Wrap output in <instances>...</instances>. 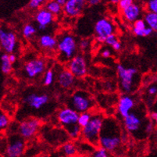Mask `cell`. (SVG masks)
<instances>
[{
	"instance_id": "obj_1",
	"label": "cell",
	"mask_w": 157,
	"mask_h": 157,
	"mask_svg": "<svg viewBox=\"0 0 157 157\" xmlns=\"http://www.w3.org/2000/svg\"><path fill=\"white\" fill-rule=\"evenodd\" d=\"M123 130L117 119L105 117L99 136V146L109 152H115L122 144Z\"/></svg>"
},
{
	"instance_id": "obj_2",
	"label": "cell",
	"mask_w": 157,
	"mask_h": 157,
	"mask_svg": "<svg viewBox=\"0 0 157 157\" xmlns=\"http://www.w3.org/2000/svg\"><path fill=\"white\" fill-rule=\"evenodd\" d=\"M104 120L103 114L100 113L92 114L88 124L81 130V137L85 142L95 147L99 145V136Z\"/></svg>"
},
{
	"instance_id": "obj_3",
	"label": "cell",
	"mask_w": 157,
	"mask_h": 157,
	"mask_svg": "<svg viewBox=\"0 0 157 157\" xmlns=\"http://www.w3.org/2000/svg\"><path fill=\"white\" fill-rule=\"evenodd\" d=\"M57 50L59 52L61 62H69L78 54V42L74 36L69 33H65L58 39Z\"/></svg>"
},
{
	"instance_id": "obj_4",
	"label": "cell",
	"mask_w": 157,
	"mask_h": 157,
	"mask_svg": "<svg viewBox=\"0 0 157 157\" xmlns=\"http://www.w3.org/2000/svg\"><path fill=\"white\" fill-rule=\"evenodd\" d=\"M68 107L78 113L89 112L95 105V101L89 93L83 91H77L68 99Z\"/></svg>"
},
{
	"instance_id": "obj_5",
	"label": "cell",
	"mask_w": 157,
	"mask_h": 157,
	"mask_svg": "<svg viewBox=\"0 0 157 157\" xmlns=\"http://www.w3.org/2000/svg\"><path fill=\"white\" fill-rule=\"evenodd\" d=\"M120 87L124 93H131L135 89L138 70L135 67H126L122 64L117 66Z\"/></svg>"
},
{
	"instance_id": "obj_6",
	"label": "cell",
	"mask_w": 157,
	"mask_h": 157,
	"mask_svg": "<svg viewBox=\"0 0 157 157\" xmlns=\"http://www.w3.org/2000/svg\"><path fill=\"white\" fill-rule=\"evenodd\" d=\"M42 122L37 118H28L19 124L17 131L20 136L24 139H30L37 134L41 128Z\"/></svg>"
},
{
	"instance_id": "obj_7",
	"label": "cell",
	"mask_w": 157,
	"mask_h": 157,
	"mask_svg": "<svg viewBox=\"0 0 157 157\" xmlns=\"http://www.w3.org/2000/svg\"><path fill=\"white\" fill-rule=\"evenodd\" d=\"M46 63L45 60L35 58L28 60L24 66V74L28 78L35 79L45 73Z\"/></svg>"
},
{
	"instance_id": "obj_8",
	"label": "cell",
	"mask_w": 157,
	"mask_h": 157,
	"mask_svg": "<svg viewBox=\"0 0 157 157\" xmlns=\"http://www.w3.org/2000/svg\"><path fill=\"white\" fill-rule=\"evenodd\" d=\"M0 45L6 53H13L17 46V38L15 33L4 27L0 28Z\"/></svg>"
},
{
	"instance_id": "obj_9",
	"label": "cell",
	"mask_w": 157,
	"mask_h": 157,
	"mask_svg": "<svg viewBox=\"0 0 157 157\" xmlns=\"http://www.w3.org/2000/svg\"><path fill=\"white\" fill-rule=\"evenodd\" d=\"M67 70L75 78H83L88 72V63L83 55L78 54L67 63Z\"/></svg>"
},
{
	"instance_id": "obj_10",
	"label": "cell",
	"mask_w": 157,
	"mask_h": 157,
	"mask_svg": "<svg viewBox=\"0 0 157 157\" xmlns=\"http://www.w3.org/2000/svg\"><path fill=\"white\" fill-rule=\"evenodd\" d=\"M79 113L70 107H64L57 113V120L64 128L78 124Z\"/></svg>"
},
{
	"instance_id": "obj_11",
	"label": "cell",
	"mask_w": 157,
	"mask_h": 157,
	"mask_svg": "<svg viewBox=\"0 0 157 157\" xmlns=\"http://www.w3.org/2000/svg\"><path fill=\"white\" fill-rule=\"evenodd\" d=\"M25 149V142L21 136L10 137L6 147V155L8 157H21Z\"/></svg>"
},
{
	"instance_id": "obj_12",
	"label": "cell",
	"mask_w": 157,
	"mask_h": 157,
	"mask_svg": "<svg viewBox=\"0 0 157 157\" xmlns=\"http://www.w3.org/2000/svg\"><path fill=\"white\" fill-rule=\"evenodd\" d=\"M95 32L96 38H106L115 32V26L110 20L102 18L97 21L95 24Z\"/></svg>"
},
{
	"instance_id": "obj_13",
	"label": "cell",
	"mask_w": 157,
	"mask_h": 157,
	"mask_svg": "<svg viewBox=\"0 0 157 157\" xmlns=\"http://www.w3.org/2000/svg\"><path fill=\"white\" fill-rule=\"evenodd\" d=\"M49 102V97L45 94L30 93L24 98V102L34 109H40Z\"/></svg>"
},
{
	"instance_id": "obj_14",
	"label": "cell",
	"mask_w": 157,
	"mask_h": 157,
	"mask_svg": "<svg viewBox=\"0 0 157 157\" xmlns=\"http://www.w3.org/2000/svg\"><path fill=\"white\" fill-rule=\"evenodd\" d=\"M124 127L127 132L135 135L142 125V118L135 111H131L126 117L123 119Z\"/></svg>"
},
{
	"instance_id": "obj_15",
	"label": "cell",
	"mask_w": 157,
	"mask_h": 157,
	"mask_svg": "<svg viewBox=\"0 0 157 157\" xmlns=\"http://www.w3.org/2000/svg\"><path fill=\"white\" fill-rule=\"evenodd\" d=\"M135 105V101L133 97L128 94H123L119 98L117 103V112L124 119L132 111Z\"/></svg>"
},
{
	"instance_id": "obj_16",
	"label": "cell",
	"mask_w": 157,
	"mask_h": 157,
	"mask_svg": "<svg viewBox=\"0 0 157 157\" xmlns=\"http://www.w3.org/2000/svg\"><path fill=\"white\" fill-rule=\"evenodd\" d=\"M85 0H67L63 6V12L71 17H79L86 5Z\"/></svg>"
},
{
	"instance_id": "obj_17",
	"label": "cell",
	"mask_w": 157,
	"mask_h": 157,
	"mask_svg": "<svg viewBox=\"0 0 157 157\" xmlns=\"http://www.w3.org/2000/svg\"><path fill=\"white\" fill-rule=\"evenodd\" d=\"M142 6L139 4L134 2L128 8L122 11V17L127 22L134 24L135 21L141 19L140 17L142 16Z\"/></svg>"
},
{
	"instance_id": "obj_18",
	"label": "cell",
	"mask_w": 157,
	"mask_h": 157,
	"mask_svg": "<svg viewBox=\"0 0 157 157\" xmlns=\"http://www.w3.org/2000/svg\"><path fill=\"white\" fill-rule=\"evenodd\" d=\"M35 18L38 24V26H43L47 28L48 25H50L53 22L54 15L47 10L45 8H42L37 11Z\"/></svg>"
},
{
	"instance_id": "obj_19",
	"label": "cell",
	"mask_w": 157,
	"mask_h": 157,
	"mask_svg": "<svg viewBox=\"0 0 157 157\" xmlns=\"http://www.w3.org/2000/svg\"><path fill=\"white\" fill-rule=\"evenodd\" d=\"M57 81L61 88H69L74 85L75 77L67 69H64L59 71L57 75Z\"/></svg>"
},
{
	"instance_id": "obj_20",
	"label": "cell",
	"mask_w": 157,
	"mask_h": 157,
	"mask_svg": "<svg viewBox=\"0 0 157 157\" xmlns=\"http://www.w3.org/2000/svg\"><path fill=\"white\" fill-rule=\"evenodd\" d=\"M38 43L42 48H45V49L52 50V49H55L56 48H57L58 39L56 38L55 37L52 36V35L45 34V35H43L40 37Z\"/></svg>"
},
{
	"instance_id": "obj_21",
	"label": "cell",
	"mask_w": 157,
	"mask_h": 157,
	"mask_svg": "<svg viewBox=\"0 0 157 157\" xmlns=\"http://www.w3.org/2000/svg\"><path fill=\"white\" fill-rule=\"evenodd\" d=\"M147 27L148 26L145 24V21L143 19H139L132 24L131 30H132L134 35H135L136 36L145 37V31Z\"/></svg>"
},
{
	"instance_id": "obj_22",
	"label": "cell",
	"mask_w": 157,
	"mask_h": 157,
	"mask_svg": "<svg viewBox=\"0 0 157 157\" xmlns=\"http://www.w3.org/2000/svg\"><path fill=\"white\" fill-rule=\"evenodd\" d=\"M61 151L66 156L73 157L78 152V146L71 142H67L64 143L61 147Z\"/></svg>"
},
{
	"instance_id": "obj_23",
	"label": "cell",
	"mask_w": 157,
	"mask_h": 157,
	"mask_svg": "<svg viewBox=\"0 0 157 157\" xmlns=\"http://www.w3.org/2000/svg\"><path fill=\"white\" fill-rule=\"evenodd\" d=\"M144 21L148 28L157 32V14L147 12L144 15Z\"/></svg>"
},
{
	"instance_id": "obj_24",
	"label": "cell",
	"mask_w": 157,
	"mask_h": 157,
	"mask_svg": "<svg viewBox=\"0 0 157 157\" xmlns=\"http://www.w3.org/2000/svg\"><path fill=\"white\" fill-rule=\"evenodd\" d=\"M45 9L51 13L52 14L55 15H59L63 11V7L59 5L56 1H48L45 3Z\"/></svg>"
},
{
	"instance_id": "obj_25",
	"label": "cell",
	"mask_w": 157,
	"mask_h": 157,
	"mask_svg": "<svg viewBox=\"0 0 157 157\" xmlns=\"http://www.w3.org/2000/svg\"><path fill=\"white\" fill-rule=\"evenodd\" d=\"M1 70L5 74H9L13 70V63L10 61L9 54L3 53L1 56Z\"/></svg>"
},
{
	"instance_id": "obj_26",
	"label": "cell",
	"mask_w": 157,
	"mask_h": 157,
	"mask_svg": "<svg viewBox=\"0 0 157 157\" xmlns=\"http://www.w3.org/2000/svg\"><path fill=\"white\" fill-rule=\"evenodd\" d=\"M65 130L70 138H72V139H77V138H79L80 135H81V130H82V128L78 124H75L66 128Z\"/></svg>"
},
{
	"instance_id": "obj_27",
	"label": "cell",
	"mask_w": 157,
	"mask_h": 157,
	"mask_svg": "<svg viewBox=\"0 0 157 157\" xmlns=\"http://www.w3.org/2000/svg\"><path fill=\"white\" fill-rule=\"evenodd\" d=\"M92 113L90 112L83 113L79 114V118H78V124L81 127V128H85V126L88 124V123L90 122L91 119H92Z\"/></svg>"
},
{
	"instance_id": "obj_28",
	"label": "cell",
	"mask_w": 157,
	"mask_h": 157,
	"mask_svg": "<svg viewBox=\"0 0 157 157\" xmlns=\"http://www.w3.org/2000/svg\"><path fill=\"white\" fill-rule=\"evenodd\" d=\"M10 124V119L3 110L0 109V131H5Z\"/></svg>"
},
{
	"instance_id": "obj_29",
	"label": "cell",
	"mask_w": 157,
	"mask_h": 157,
	"mask_svg": "<svg viewBox=\"0 0 157 157\" xmlns=\"http://www.w3.org/2000/svg\"><path fill=\"white\" fill-rule=\"evenodd\" d=\"M36 28H35L33 24H28L26 25H24V27L23 28V35H24L25 38H30L33 36L34 35L36 34Z\"/></svg>"
},
{
	"instance_id": "obj_30",
	"label": "cell",
	"mask_w": 157,
	"mask_h": 157,
	"mask_svg": "<svg viewBox=\"0 0 157 157\" xmlns=\"http://www.w3.org/2000/svg\"><path fill=\"white\" fill-rule=\"evenodd\" d=\"M55 80V74L52 70H48L45 72L43 78V83L44 85L46 86H49V85H52Z\"/></svg>"
},
{
	"instance_id": "obj_31",
	"label": "cell",
	"mask_w": 157,
	"mask_h": 157,
	"mask_svg": "<svg viewBox=\"0 0 157 157\" xmlns=\"http://www.w3.org/2000/svg\"><path fill=\"white\" fill-rule=\"evenodd\" d=\"M92 157H109V152L102 147H98L92 153Z\"/></svg>"
},
{
	"instance_id": "obj_32",
	"label": "cell",
	"mask_w": 157,
	"mask_h": 157,
	"mask_svg": "<svg viewBox=\"0 0 157 157\" xmlns=\"http://www.w3.org/2000/svg\"><path fill=\"white\" fill-rule=\"evenodd\" d=\"M145 7L148 12L157 14V0H149L146 2Z\"/></svg>"
},
{
	"instance_id": "obj_33",
	"label": "cell",
	"mask_w": 157,
	"mask_h": 157,
	"mask_svg": "<svg viewBox=\"0 0 157 157\" xmlns=\"http://www.w3.org/2000/svg\"><path fill=\"white\" fill-rule=\"evenodd\" d=\"M44 3H46V2L43 0H31L28 3V7L31 10H38Z\"/></svg>"
},
{
	"instance_id": "obj_34",
	"label": "cell",
	"mask_w": 157,
	"mask_h": 157,
	"mask_svg": "<svg viewBox=\"0 0 157 157\" xmlns=\"http://www.w3.org/2000/svg\"><path fill=\"white\" fill-rule=\"evenodd\" d=\"M119 42L120 41L118 40L117 35H115V34H113V35H109V36H108L106 38H105V43L107 44L108 45H109V46L113 47V45H115L116 44Z\"/></svg>"
},
{
	"instance_id": "obj_35",
	"label": "cell",
	"mask_w": 157,
	"mask_h": 157,
	"mask_svg": "<svg viewBox=\"0 0 157 157\" xmlns=\"http://www.w3.org/2000/svg\"><path fill=\"white\" fill-rule=\"evenodd\" d=\"M134 3V1L132 0H120L118 2V7L121 11L124 10L131 5Z\"/></svg>"
},
{
	"instance_id": "obj_36",
	"label": "cell",
	"mask_w": 157,
	"mask_h": 157,
	"mask_svg": "<svg viewBox=\"0 0 157 157\" xmlns=\"http://www.w3.org/2000/svg\"><path fill=\"white\" fill-rule=\"evenodd\" d=\"M153 131H154V123L151 121L147 122L146 124L145 125V128H144V131L145 132V134L149 135V134L152 133Z\"/></svg>"
},
{
	"instance_id": "obj_37",
	"label": "cell",
	"mask_w": 157,
	"mask_h": 157,
	"mask_svg": "<svg viewBox=\"0 0 157 157\" xmlns=\"http://www.w3.org/2000/svg\"><path fill=\"white\" fill-rule=\"evenodd\" d=\"M90 46V42L88 39H82L79 42V48L81 50H87Z\"/></svg>"
},
{
	"instance_id": "obj_38",
	"label": "cell",
	"mask_w": 157,
	"mask_h": 157,
	"mask_svg": "<svg viewBox=\"0 0 157 157\" xmlns=\"http://www.w3.org/2000/svg\"><path fill=\"white\" fill-rule=\"evenodd\" d=\"M147 93L148 95H151V96H154L157 94V86L156 85H152V86L148 87V90H147Z\"/></svg>"
},
{
	"instance_id": "obj_39",
	"label": "cell",
	"mask_w": 157,
	"mask_h": 157,
	"mask_svg": "<svg viewBox=\"0 0 157 157\" xmlns=\"http://www.w3.org/2000/svg\"><path fill=\"white\" fill-rule=\"evenodd\" d=\"M101 56L103 58H109L112 56V52H111V50L109 49V48H103L102 52H101Z\"/></svg>"
},
{
	"instance_id": "obj_40",
	"label": "cell",
	"mask_w": 157,
	"mask_h": 157,
	"mask_svg": "<svg viewBox=\"0 0 157 157\" xmlns=\"http://www.w3.org/2000/svg\"><path fill=\"white\" fill-rule=\"evenodd\" d=\"M150 119L151 121L155 124L157 125V112L156 111H153L150 113Z\"/></svg>"
},
{
	"instance_id": "obj_41",
	"label": "cell",
	"mask_w": 157,
	"mask_h": 157,
	"mask_svg": "<svg viewBox=\"0 0 157 157\" xmlns=\"http://www.w3.org/2000/svg\"><path fill=\"white\" fill-rule=\"evenodd\" d=\"M9 59L10 61L11 62V63H14L17 61V56H16L15 54H9Z\"/></svg>"
},
{
	"instance_id": "obj_42",
	"label": "cell",
	"mask_w": 157,
	"mask_h": 157,
	"mask_svg": "<svg viewBox=\"0 0 157 157\" xmlns=\"http://www.w3.org/2000/svg\"><path fill=\"white\" fill-rule=\"evenodd\" d=\"M88 2L90 4V5L95 6V5H97V4L99 3V2H100V1H98V0H89V1H88Z\"/></svg>"
},
{
	"instance_id": "obj_43",
	"label": "cell",
	"mask_w": 157,
	"mask_h": 157,
	"mask_svg": "<svg viewBox=\"0 0 157 157\" xmlns=\"http://www.w3.org/2000/svg\"><path fill=\"white\" fill-rule=\"evenodd\" d=\"M58 3L59 4L60 6H62L63 7L65 6V4L67 3V0H56Z\"/></svg>"
},
{
	"instance_id": "obj_44",
	"label": "cell",
	"mask_w": 157,
	"mask_h": 157,
	"mask_svg": "<svg viewBox=\"0 0 157 157\" xmlns=\"http://www.w3.org/2000/svg\"><path fill=\"white\" fill-rule=\"evenodd\" d=\"M155 133H156V137H157V128H156V129H155Z\"/></svg>"
},
{
	"instance_id": "obj_45",
	"label": "cell",
	"mask_w": 157,
	"mask_h": 157,
	"mask_svg": "<svg viewBox=\"0 0 157 157\" xmlns=\"http://www.w3.org/2000/svg\"><path fill=\"white\" fill-rule=\"evenodd\" d=\"M1 49H2V46H1V45H0V51H1Z\"/></svg>"
}]
</instances>
